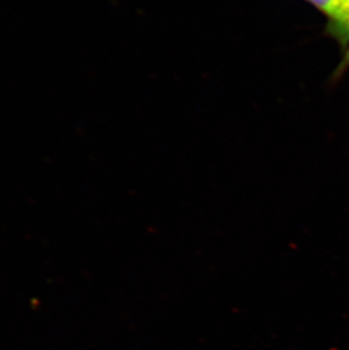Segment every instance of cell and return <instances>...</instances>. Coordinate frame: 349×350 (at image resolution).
<instances>
[{
    "label": "cell",
    "instance_id": "obj_1",
    "mask_svg": "<svg viewBox=\"0 0 349 350\" xmlns=\"http://www.w3.org/2000/svg\"><path fill=\"white\" fill-rule=\"evenodd\" d=\"M330 32L336 36L341 41L344 46H346V55L344 59L340 70L343 72L349 66V0L340 1L339 13L336 18L330 21Z\"/></svg>",
    "mask_w": 349,
    "mask_h": 350
}]
</instances>
